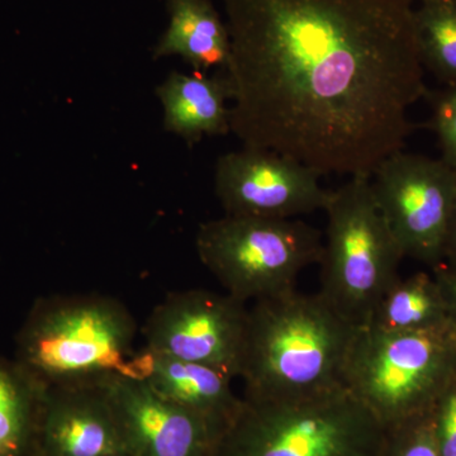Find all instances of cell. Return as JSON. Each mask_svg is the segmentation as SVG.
I'll return each mask as SVG.
<instances>
[{
    "mask_svg": "<svg viewBox=\"0 0 456 456\" xmlns=\"http://www.w3.org/2000/svg\"><path fill=\"white\" fill-rule=\"evenodd\" d=\"M198 257L227 294L242 303L296 289L302 270L320 264V231L298 218L224 215L196 235Z\"/></svg>",
    "mask_w": 456,
    "mask_h": 456,
    "instance_id": "cell-7",
    "label": "cell"
},
{
    "mask_svg": "<svg viewBox=\"0 0 456 456\" xmlns=\"http://www.w3.org/2000/svg\"><path fill=\"white\" fill-rule=\"evenodd\" d=\"M359 329L320 293L292 289L255 302L237 377L244 399L292 401L342 388Z\"/></svg>",
    "mask_w": 456,
    "mask_h": 456,
    "instance_id": "cell-2",
    "label": "cell"
},
{
    "mask_svg": "<svg viewBox=\"0 0 456 456\" xmlns=\"http://www.w3.org/2000/svg\"><path fill=\"white\" fill-rule=\"evenodd\" d=\"M384 456H441L430 411L391 428Z\"/></svg>",
    "mask_w": 456,
    "mask_h": 456,
    "instance_id": "cell-19",
    "label": "cell"
},
{
    "mask_svg": "<svg viewBox=\"0 0 456 456\" xmlns=\"http://www.w3.org/2000/svg\"><path fill=\"white\" fill-rule=\"evenodd\" d=\"M321 176L288 156L244 147L220 156L215 191L224 215L296 218L325 209L330 191Z\"/></svg>",
    "mask_w": 456,
    "mask_h": 456,
    "instance_id": "cell-10",
    "label": "cell"
},
{
    "mask_svg": "<svg viewBox=\"0 0 456 456\" xmlns=\"http://www.w3.org/2000/svg\"><path fill=\"white\" fill-rule=\"evenodd\" d=\"M456 377V325L386 332L360 327L344 387L388 430L425 415Z\"/></svg>",
    "mask_w": 456,
    "mask_h": 456,
    "instance_id": "cell-5",
    "label": "cell"
},
{
    "mask_svg": "<svg viewBox=\"0 0 456 456\" xmlns=\"http://www.w3.org/2000/svg\"><path fill=\"white\" fill-rule=\"evenodd\" d=\"M231 132L320 175H373L428 95L411 0H224Z\"/></svg>",
    "mask_w": 456,
    "mask_h": 456,
    "instance_id": "cell-1",
    "label": "cell"
},
{
    "mask_svg": "<svg viewBox=\"0 0 456 456\" xmlns=\"http://www.w3.org/2000/svg\"><path fill=\"white\" fill-rule=\"evenodd\" d=\"M441 265L456 270V203L444 242L443 263Z\"/></svg>",
    "mask_w": 456,
    "mask_h": 456,
    "instance_id": "cell-23",
    "label": "cell"
},
{
    "mask_svg": "<svg viewBox=\"0 0 456 456\" xmlns=\"http://www.w3.org/2000/svg\"><path fill=\"white\" fill-rule=\"evenodd\" d=\"M248 308L230 294L206 289L170 293L147 318L146 349L224 371L235 379Z\"/></svg>",
    "mask_w": 456,
    "mask_h": 456,
    "instance_id": "cell-9",
    "label": "cell"
},
{
    "mask_svg": "<svg viewBox=\"0 0 456 456\" xmlns=\"http://www.w3.org/2000/svg\"><path fill=\"white\" fill-rule=\"evenodd\" d=\"M136 334V320L113 297H45L18 331L14 360L46 387L97 383L126 374Z\"/></svg>",
    "mask_w": 456,
    "mask_h": 456,
    "instance_id": "cell-3",
    "label": "cell"
},
{
    "mask_svg": "<svg viewBox=\"0 0 456 456\" xmlns=\"http://www.w3.org/2000/svg\"><path fill=\"white\" fill-rule=\"evenodd\" d=\"M448 303L435 275L398 278L375 305L367 325L386 332L426 331L452 323Z\"/></svg>",
    "mask_w": 456,
    "mask_h": 456,
    "instance_id": "cell-16",
    "label": "cell"
},
{
    "mask_svg": "<svg viewBox=\"0 0 456 456\" xmlns=\"http://www.w3.org/2000/svg\"><path fill=\"white\" fill-rule=\"evenodd\" d=\"M122 452L116 417L98 382L47 387L35 456H117Z\"/></svg>",
    "mask_w": 456,
    "mask_h": 456,
    "instance_id": "cell-12",
    "label": "cell"
},
{
    "mask_svg": "<svg viewBox=\"0 0 456 456\" xmlns=\"http://www.w3.org/2000/svg\"><path fill=\"white\" fill-rule=\"evenodd\" d=\"M320 293L353 325L364 327L398 277L404 255L375 202L370 176L330 191Z\"/></svg>",
    "mask_w": 456,
    "mask_h": 456,
    "instance_id": "cell-6",
    "label": "cell"
},
{
    "mask_svg": "<svg viewBox=\"0 0 456 456\" xmlns=\"http://www.w3.org/2000/svg\"><path fill=\"white\" fill-rule=\"evenodd\" d=\"M46 389L16 360L0 356V456H35Z\"/></svg>",
    "mask_w": 456,
    "mask_h": 456,
    "instance_id": "cell-17",
    "label": "cell"
},
{
    "mask_svg": "<svg viewBox=\"0 0 456 456\" xmlns=\"http://www.w3.org/2000/svg\"><path fill=\"white\" fill-rule=\"evenodd\" d=\"M164 108V130L189 143L203 137L222 136L231 132L232 90L226 71L208 77L202 71L191 74L173 71L156 88Z\"/></svg>",
    "mask_w": 456,
    "mask_h": 456,
    "instance_id": "cell-14",
    "label": "cell"
},
{
    "mask_svg": "<svg viewBox=\"0 0 456 456\" xmlns=\"http://www.w3.org/2000/svg\"><path fill=\"white\" fill-rule=\"evenodd\" d=\"M370 183L404 257L431 269L441 265L456 203V171L441 158L401 150L378 165Z\"/></svg>",
    "mask_w": 456,
    "mask_h": 456,
    "instance_id": "cell-8",
    "label": "cell"
},
{
    "mask_svg": "<svg viewBox=\"0 0 456 456\" xmlns=\"http://www.w3.org/2000/svg\"><path fill=\"white\" fill-rule=\"evenodd\" d=\"M112 407L128 456H211L215 432L196 413L134 378L113 374L98 382Z\"/></svg>",
    "mask_w": 456,
    "mask_h": 456,
    "instance_id": "cell-11",
    "label": "cell"
},
{
    "mask_svg": "<svg viewBox=\"0 0 456 456\" xmlns=\"http://www.w3.org/2000/svg\"><path fill=\"white\" fill-rule=\"evenodd\" d=\"M388 435L342 387L292 401L244 399L211 456H384Z\"/></svg>",
    "mask_w": 456,
    "mask_h": 456,
    "instance_id": "cell-4",
    "label": "cell"
},
{
    "mask_svg": "<svg viewBox=\"0 0 456 456\" xmlns=\"http://www.w3.org/2000/svg\"><path fill=\"white\" fill-rule=\"evenodd\" d=\"M411 2L416 3L419 2V0H411Z\"/></svg>",
    "mask_w": 456,
    "mask_h": 456,
    "instance_id": "cell-25",
    "label": "cell"
},
{
    "mask_svg": "<svg viewBox=\"0 0 456 456\" xmlns=\"http://www.w3.org/2000/svg\"><path fill=\"white\" fill-rule=\"evenodd\" d=\"M431 128L437 137L441 159L456 171V86H445L432 93Z\"/></svg>",
    "mask_w": 456,
    "mask_h": 456,
    "instance_id": "cell-20",
    "label": "cell"
},
{
    "mask_svg": "<svg viewBox=\"0 0 456 456\" xmlns=\"http://www.w3.org/2000/svg\"><path fill=\"white\" fill-rule=\"evenodd\" d=\"M435 278L439 281L446 303H448L449 314L456 325V270L439 265L432 269Z\"/></svg>",
    "mask_w": 456,
    "mask_h": 456,
    "instance_id": "cell-22",
    "label": "cell"
},
{
    "mask_svg": "<svg viewBox=\"0 0 456 456\" xmlns=\"http://www.w3.org/2000/svg\"><path fill=\"white\" fill-rule=\"evenodd\" d=\"M125 377L142 380L165 398L196 413L209 425L217 440L244 406V398L237 397L231 388V375L146 347L134 354Z\"/></svg>",
    "mask_w": 456,
    "mask_h": 456,
    "instance_id": "cell-13",
    "label": "cell"
},
{
    "mask_svg": "<svg viewBox=\"0 0 456 456\" xmlns=\"http://www.w3.org/2000/svg\"><path fill=\"white\" fill-rule=\"evenodd\" d=\"M430 413L441 456H456V377L441 392Z\"/></svg>",
    "mask_w": 456,
    "mask_h": 456,
    "instance_id": "cell-21",
    "label": "cell"
},
{
    "mask_svg": "<svg viewBox=\"0 0 456 456\" xmlns=\"http://www.w3.org/2000/svg\"><path fill=\"white\" fill-rule=\"evenodd\" d=\"M415 26L425 70L445 86H456V0H419Z\"/></svg>",
    "mask_w": 456,
    "mask_h": 456,
    "instance_id": "cell-18",
    "label": "cell"
},
{
    "mask_svg": "<svg viewBox=\"0 0 456 456\" xmlns=\"http://www.w3.org/2000/svg\"><path fill=\"white\" fill-rule=\"evenodd\" d=\"M117 456H128L127 454H125V452H122V454L117 455Z\"/></svg>",
    "mask_w": 456,
    "mask_h": 456,
    "instance_id": "cell-24",
    "label": "cell"
},
{
    "mask_svg": "<svg viewBox=\"0 0 456 456\" xmlns=\"http://www.w3.org/2000/svg\"><path fill=\"white\" fill-rule=\"evenodd\" d=\"M169 23L152 50L155 60L179 56L196 71L224 70L231 40L211 0H167Z\"/></svg>",
    "mask_w": 456,
    "mask_h": 456,
    "instance_id": "cell-15",
    "label": "cell"
}]
</instances>
